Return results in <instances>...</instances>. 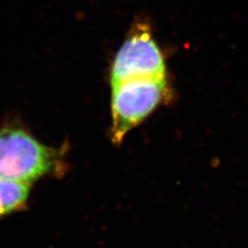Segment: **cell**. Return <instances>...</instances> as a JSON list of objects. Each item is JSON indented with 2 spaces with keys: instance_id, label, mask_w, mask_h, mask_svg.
I'll list each match as a JSON object with an SVG mask.
<instances>
[{
  "instance_id": "3957f363",
  "label": "cell",
  "mask_w": 248,
  "mask_h": 248,
  "mask_svg": "<svg viewBox=\"0 0 248 248\" xmlns=\"http://www.w3.org/2000/svg\"><path fill=\"white\" fill-rule=\"evenodd\" d=\"M167 77L164 52L148 25L139 24L124 40L110 69L111 85L140 78Z\"/></svg>"
},
{
  "instance_id": "6da1fadb",
  "label": "cell",
  "mask_w": 248,
  "mask_h": 248,
  "mask_svg": "<svg viewBox=\"0 0 248 248\" xmlns=\"http://www.w3.org/2000/svg\"><path fill=\"white\" fill-rule=\"evenodd\" d=\"M59 150L46 146L16 118L0 120V178L29 183L57 174Z\"/></svg>"
},
{
  "instance_id": "7a4b0ae2",
  "label": "cell",
  "mask_w": 248,
  "mask_h": 248,
  "mask_svg": "<svg viewBox=\"0 0 248 248\" xmlns=\"http://www.w3.org/2000/svg\"><path fill=\"white\" fill-rule=\"evenodd\" d=\"M111 86V136L115 143H120L129 130L164 104L170 94L167 77L140 78Z\"/></svg>"
},
{
  "instance_id": "277c9868",
  "label": "cell",
  "mask_w": 248,
  "mask_h": 248,
  "mask_svg": "<svg viewBox=\"0 0 248 248\" xmlns=\"http://www.w3.org/2000/svg\"><path fill=\"white\" fill-rule=\"evenodd\" d=\"M31 184L0 178V219L20 211L27 204Z\"/></svg>"
}]
</instances>
